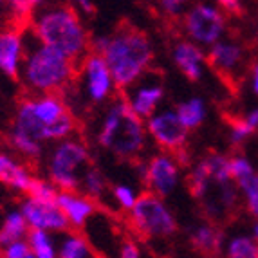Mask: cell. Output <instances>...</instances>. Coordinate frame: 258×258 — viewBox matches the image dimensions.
Returning <instances> with one entry per match:
<instances>
[{
	"label": "cell",
	"instance_id": "cell-1",
	"mask_svg": "<svg viewBox=\"0 0 258 258\" xmlns=\"http://www.w3.org/2000/svg\"><path fill=\"white\" fill-rule=\"evenodd\" d=\"M91 51L99 52L105 58L119 91L150 71L154 61L150 36L132 26L119 27L110 35L91 38Z\"/></svg>",
	"mask_w": 258,
	"mask_h": 258
},
{
	"label": "cell",
	"instance_id": "cell-38",
	"mask_svg": "<svg viewBox=\"0 0 258 258\" xmlns=\"http://www.w3.org/2000/svg\"><path fill=\"white\" fill-rule=\"evenodd\" d=\"M73 2H74V8L82 9L83 13H92V9H94L92 0H73Z\"/></svg>",
	"mask_w": 258,
	"mask_h": 258
},
{
	"label": "cell",
	"instance_id": "cell-26",
	"mask_svg": "<svg viewBox=\"0 0 258 258\" xmlns=\"http://www.w3.org/2000/svg\"><path fill=\"white\" fill-rule=\"evenodd\" d=\"M78 189H80L82 194L92 197L94 201H101V199L108 194V184H107V179H105L103 172L91 164V166L83 172L82 181H80V188Z\"/></svg>",
	"mask_w": 258,
	"mask_h": 258
},
{
	"label": "cell",
	"instance_id": "cell-34",
	"mask_svg": "<svg viewBox=\"0 0 258 258\" xmlns=\"http://www.w3.org/2000/svg\"><path fill=\"white\" fill-rule=\"evenodd\" d=\"M117 254L121 258H139L143 254L141 245L134 240V238H125V240H121L119 245H117Z\"/></svg>",
	"mask_w": 258,
	"mask_h": 258
},
{
	"label": "cell",
	"instance_id": "cell-18",
	"mask_svg": "<svg viewBox=\"0 0 258 258\" xmlns=\"http://www.w3.org/2000/svg\"><path fill=\"white\" fill-rule=\"evenodd\" d=\"M35 177L36 175H33V172L18 157L8 152H0V184L8 186L17 194L27 195Z\"/></svg>",
	"mask_w": 258,
	"mask_h": 258
},
{
	"label": "cell",
	"instance_id": "cell-7",
	"mask_svg": "<svg viewBox=\"0 0 258 258\" xmlns=\"http://www.w3.org/2000/svg\"><path fill=\"white\" fill-rule=\"evenodd\" d=\"M91 166V150L80 138H65L56 141L47 157V179L58 189H78L87 168Z\"/></svg>",
	"mask_w": 258,
	"mask_h": 258
},
{
	"label": "cell",
	"instance_id": "cell-4",
	"mask_svg": "<svg viewBox=\"0 0 258 258\" xmlns=\"http://www.w3.org/2000/svg\"><path fill=\"white\" fill-rule=\"evenodd\" d=\"M94 139L105 152L121 161L138 159L148 145L145 119L128 107L123 96L103 105Z\"/></svg>",
	"mask_w": 258,
	"mask_h": 258
},
{
	"label": "cell",
	"instance_id": "cell-16",
	"mask_svg": "<svg viewBox=\"0 0 258 258\" xmlns=\"http://www.w3.org/2000/svg\"><path fill=\"white\" fill-rule=\"evenodd\" d=\"M56 201L73 229L87 228V224L98 213V201L82 194L80 189H60Z\"/></svg>",
	"mask_w": 258,
	"mask_h": 258
},
{
	"label": "cell",
	"instance_id": "cell-40",
	"mask_svg": "<svg viewBox=\"0 0 258 258\" xmlns=\"http://www.w3.org/2000/svg\"><path fill=\"white\" fill-rule=\"evenodd\" d=\"M251 235L258 240V219H254V224H253V229H251Z\"/></svg>",
	"mask_w": 258,
	"mask_h": 258
},
{
	"label": "cell",
	"instance_id": "cell-2",
	"mask_svg": "<svg viewBox=\"0 0 258 258\" xmlns=\"http://www.w3.org/2000/svg\"><path fill=\"white\" fill-rule=\"evenodd\" d=\"M26 35V56L22 63L20 80L29 94L60 92L63 94L76 76L78 61L47 43L40 42L29 27Z\"/></svg>",
	"mask_w": 258,
	"mask_h": 258
},
{
	"label": "cell",
	"instance_id": "cell-27",
	"mask_svg": "<svg viewBox=\"0 0 258 258\" xmlns=\"http://www.w3.org/2000/svg\"><path fill=\"white\" fill-rule=\"evenodd\" d=\"M229 172H231V179L237 182V186H242L258 173L253 161L244 154L229 155Z\"/></svg>",
	"mask_w": 258,
	"mask_h": 258
},
{
	"label": "cell",
	"instance_id": "cell-14",
	"mask_svg": "<svg viewBox=\"0 0 258 258\" xmlns=\"http://www.w3.org/2000/svg\"><path fill=\"white\" fill-rule=\"evenodd\" d=\"M26 56V35L24 27H0V73L11 80L20 78L22 63Z\"/></svg>",
	"mask_w": 258,
	"mask_h": 258
},
{
	"label": "cell",
	"instance_id": "cell-20",
	"mask_svg": "<svg viewBox=\"0 0 258 258\" xmlns=\"http://www.w3.org/2000/svg\"><path fill=\"white\" fill-rule=\"evenodd\" d=\"M189 242L194 245V249L203 254H220L224 251L226 244V235L222 229L217 228L215 224L203 222L195 226L189 233Z\"/></svg>",
	"mask_w": 258,
	"mask_h": 258
},
{
	"label": "cell",
	"instance_id": "cell-35",
	"mask_svg": "<svg viewBox=\"0 0 258 258\" xmlns=\"http://www.w3.org/2000/svg\"><path fill=\"white\" fill-rule=\"evenodd\" d=\"M213 4H217L224 13H238L242 9V2L240 0H211Z\"/></svg>",
	"mask_w": 258,
	"mask_h": 258
},
{
	"label": "cell",
	"instance_id": "cell-33",
	"mask_svg": "<svg viewBox=\"0 0 258 258\" xmlns=\"http://www.w3.org/2000/svg\"><path fill=\"white\" fill-rule=\"evenodd\" d=\"M161 11H163L166 17H182L184 11L188 9V0H157Z\"/></svg>",
	"mask_w": 258,
	"mask_h": 258
},
{
	"label": "cell",
	"instance_id": "cell-30",
	"mask_svg": "<svg viewBox=\"0 0 258 258\" xmlns=\"http://www.w3.org/2000/svg\"><path fill=\"white\" fill-rule=\"evenodd\" d=\"M238 188H240V201L244 203L247 213L253 219H258V173Z\"/></svg>",
	"mask_w": 258,
	"mask_h": 258
},
{
	"label": "cell",
	"instance_id": "cell-17",
	"mask_svg": "<svg viewBox=\"0 0 258 258\" xmlns=\"http://www.w3.org/2000/svg\"><path fill=\"white\" fill-rule=\"evenodd\" d=\"M172 60L181 74L189 82L203 80L206 71V51L191 40H179L172 49Z\"/></svg>",
	"mask_w": 258,
	"mask_h": 258
},
{
	"label": "cell",
	"instance_id": "cell-11",
	"mask_svg": "<svg viewBox=\"0 0 258 258\" xmlns=\"http://www.w3.org/2000/svg\"><path fill=\"white\" fill-rule=\"evenodd\" d=\"M148 139L166 152H179L186 148L189 130L184 126L175 108H157L145 119Z\"/></svg>",
	"mask_w": 258,
	"mask_h": 258
},
{
	"label": "cell",
	"instance_id": "cell-10",
	"mask_svg": "<svg viewBox=\"0 0 258 258\" xmlns=\"http://www.w3.org/2000/svg\"><path fill=\"white\" fill-rule=\"evenodd\" d=\"M181 166L173 152L161 150L141 164V179L148 191L166 199L181 184Z\"/></svg>",
	"mask_w": 258,
	"mask_h": 258
},
{
	"label": "cell",
	"instance_id": "cell-28",
	"mask_svg": "<svg viewBox=\"0 0 258 258\" xmlns=\"http://www.w3.org/2000/svg\"><path fill=\"white\" fill-rule=\"evenodd\" d=\"M108 195H110L114 206H116L119 211H123V213H128V211L134 208V204H136V201H138V197H139V194L136 191V188L130 186V184H126V182L114 184L110 188V191H108Z\"/></svg>",
	"mask_w": 258,
	"mask_h": 258
},
{
	"label": "cell",
	"instance_id": "cell-15",
	"mask_svg": "<svg viewBox=\"0 0 258 258\" xmlns=\"http://www.w3.org/2000/svg\"><path fill=\"white\" fill-rule=\"evenodd\" d=\"M206 60L211 69L226 78L238 76L245 65V49L242 43L231 38H220L206 51Z\"/></svg>",
	"mask_w": 258,
	"mask_h": 258
},
{
	"label": "cell",
	"instance_id": "cell-36",
	"mask_svg": "<svg viewBox=\"0 0 258 258\" xmlns=\"http://www.w3.org/2000/svg\"><path fill=\"white\" fill-rule=\"evenodd\" d=\"M245 119V123L251 126V128L254 130V134L258 132V107H254V108H251V110H247L242 116Z\"/></svg>",
	"mask_w": 258,
	"mask_h": 258
},
{
	"label": "cell",
	"instance_id": "cell-9",
	"mask_svg": "<svg viewBox=\"0 0 258 258\" xmlns=\"http://www.w3.org/2000/svg\"><path fill=\"white\" fill-rule=\"evenodd\" d=\"M226 13L213 2H199L182 15V29L188 40L208 49L226 33Z\"/></svg>",
	"mask_w": 258,
	"mask_h": 258
},
{
	"label": "cell",
	"instance_id": "cell-37",
	"mask_svg": "<svg viewBox=\"0 0 258 258\" xmlns=\"http://www.w3.org/2000/svg\"><path fill=\"white\" fill-rule=\"evenodd\" d=\"M249 87L254 96H258V61H254L249 71Z\"/></svg>",
	"mask_w": 258,
	"mask_h": 258
},
{
	"label": "cell",
	"instance_id": "cell-5",
	"mask_svg": "<svg viewBox=\"0 0 258 258\" xmlns=\"http://www.w3.org/2000/svg\"><path fill=\"white\" fill-rule=\"evenodd\" d=\"M27 27L40 42L65 52L76 61L91 51L92 36L74 6H42Z\"/></svg>",
	"mask_w": 258,
	"mask_h": 258
},
{
	"label": "cell",
	"instance_id": "cell-3",
	"mask_svg": "<svg viewBox=\"0 0 258 258\" xmlns=\"http://www.w3.org/2000/svg\"><path fill=\"white\" fill-rule=\"evenodd\" d=\"M11 126L42 143H56L76 132V117L60 92L29 94L18 103Z\"/></svg>",
	"mask_w": 258,
	"mask_h": 258
},
{
	"label": "cell",
	"instance_id": "cell-39",
	"mask_svg": "<svg viewBox=\"0 0 258 258\" xmlns=\"http://www.w3.org/2000/svg\"><path fill=\"white\" fill-rule=\"evenodd\" d=\"M8 2H9V0H0V15H8V17H9Z\"/></svg>",
	"mask_w": 258,
	"mask_h": 258
},
{
	"label": "cell",
	"instance_id": "cell-8",
	"mask_svg": "<svg viewBox=\"0 0 258 258\" xmlns=\"http://www.w3.org/2000/svg\"><path fill=\"white\" fill-rule=\"evenodd\" d=\"M130 226L147 240H166L177 233V220L166 204V199L145 191L128 211Z\"/></svg>",
	"mask_w": 258,
	"mask_h": 258
},
{
	"label": "cell",
	"instance_id": "cell-32",
	"mask_svg": "<svg viewBox=\"0 0 258 258\" xmlns=\"http://www.w3.org/2000/svg\"><path fill=\"white\" fill-rule=\"evenodd\" d=\"M0 256H6V258H35L26 237L17 238V240L2 245V253H0Z\"/></svg>",
	"mask_w": 258,
	"mask_h": 258
},
{
	"label": "cell",
	"instance_id": "cell-31",
	"mask_svg": "<svg viewBox=\"0 0 258 258\" xmlns=\"http://www.w3.org/2000/svg\"><path fill=\"white\" fill-rule=\"evenodd\" d=\"M253 134H254V130L245 123L244 117H235V119L229 121L228 138H229V143H231L233 147H242V145H244V143L247 141Z\"/></svg>",
	"mask_w": 258,
	"mask_h": 258
},
{
	"label": "cell",
	"instance_id": "cell-23",
	"mask_svg": "<svg viewBox=\"0 0 258 258\" xmlns=\"http://www.w3.org/2000/svg\"><path fill=\"white\" fill-rule=\"evenodd\" d=\"M27 231H29V224H27L20 208L8 211L4 220H2V226H0V245H6L17 238L27 237Z\"/></svg>",
	"mask_w": 258,
	"mask_h": 258
},
{
	"label": "cell",
	"instance_id": "cell-24",
	"mask_svg": "<svg viewBox=\"0 0 258 258\" xmlns=\"http://www.w3.org/2000/svg\"><path fill=\"white\" fill-rule=\"evenodd\" d=\"M222 253L229 258H258V240L245 233L233 235L226 238Z\"/></svg>",
	"mask_w": 258,
	"mask_h": 258
},
{
	"label": "cell",
	"instance_id": "cell-21",
	"mask_svg": "<svg viewBox=\"0 0 258 258\" xmlns=\"http://www.w3.org/2000/svg\"><path fill=\"white\" fill-rule=\"evenodd\" d=\"M175 110L189 132L199 128L208 117V103L206 99L201 98V96H191V98L182 99L181 103L175 107Z\"/></svg>",
	"mask_w": 258,
	"mask_h": 258
},
{
	"label": "cell",
	"instance_id": "cell-42",
	"mask_svg": "<svg viewBox=\"0 0 258 258\" xmlns=\"http://www.w3.org/2000/svg\"><path fill=\"white\" fill-rule=\"evenodd\" d=\"M256 42H258V36H256Z\"/></svg>",
	"mask_w": 258,
	"mask_h": 258
},
{
	"label": "cell",
	"instance_id": "cell-6",
	"mask_svg": "<svg viewBox=\"0 0 258 258\" xmlns=\"http://www.w3.org/2000/svg\"><path fill=\"white\" fill-rule=\"evenodd\" d=\"M117 91L119 87L114 82L105 58L99 52L89 51L78 61L76 76L63 96L65 99L74 98L82 107H103L112 98H116Z\"/></svg>",
	"mask_w": 258,
	"mask_h": 258
},
{
	"label": "cell",
	"instance_id": "cell-41",
	"mask_svg": "<svg viewBox=\"0 0 258 258\" xmlns=\"http://www.w3.org/2000/svg\"><path fill=\"white\" fill-rule=\"evenodd\" d=\"M0 253H2V245H0Z\"/></svg>",
	"mask_w": 258,
	"mask_h": 258
},
{
	"label": "cell",
	"instance_id": "cell-25",
	"mask_svg": "<svg viewBox=\"0 0 258 258\" xmlns=\"http://www.w3.org/2000/svg\"><path fill=\"white\" fill-rule=\"evenodd\" d=\"M54 233L45 231V229H29L27 231V242L31 245L33 256L35 258H56L58 256V247L52 237Z\"/></svg>",
	"mask_w": 258,
	"mask_h": 258
},
{
	"label": "cell",
	"instance_id": "cell-19",
	"mask_svg": "<svg viewBox=\"0 0 258 258\" xmlns=\"http://www.w3.org/2000/svg\"><path fill=\"white\" fill-rule=\"evenodd\" d=\"M58 256L60 258H92L98 254L92 242L80 229H65L56 240Z\"/></svg>",
	"mask_w": 258,
	"mask_h": 258
},
{
	"label": "cell",
	"instance_id": "cell-13",
	"mask_svg": "<svg viewBox=\"0 0 258 258\" xmlns=\"http://www.w3.org/2000/svg\"><path fill=\"white\" fill-rule=\"evenodd\" d=\"M20 211L26 217L29 229H45L54 235L69 229V222L65 219L58 201H47V199H36L26 195L20 203Z\"/></svg>",
	"mask_w": 258,
	"mask_h": 258
},
{
	"label": "cell",
	"instance_id": "cell-29",
	"mask_svg": "<svg viewBox=\"0 0 258 258\" xmlns=\"http://www.w3.org/2000/svg\"><path fill=\"white\" fill-rule=\"evenodd\" d=\"M43 6V0H9V17L15 22H29L35 13Z\"/></svg>",
	"mask_w": 258,
	"mask_h": 258
},
{
	"label": "cell",
	"instance_id": "cell-22",
	"mask_svg": "<svg viewBox=\"0 0 258 258\" xmlns=\"http://www.w3.org/2000/svg\"><path fill=\"white\" fill-rule=\"evenodd\" d=\"M8 141L9 147L13 148L20 157H24L27 161H38L43 155V143L38 141L36 138H33V136H29V134L15 128V126L9 128Z\"/></svg>",
	"mask_w": 258,
	"mask_h": 258
},
{
	"label": "cell",
	"instance_id": "cell-12",
	"mask_svg": "<svg viewBox=\"0 0 258 258\" xmlns=\"http://www.w3.org/2000/svg\"><path fill=\"white\" fill-rule=\"evenodd\" d=\"M123 91H125L123 98L128 103V107L143 119H147L157 108H161L164 101L163 80L150 71H147L141 78L125 87Z\"/></svg>",
	"mask_w": 258,
	"mask_h": 258
}]
</instances>
